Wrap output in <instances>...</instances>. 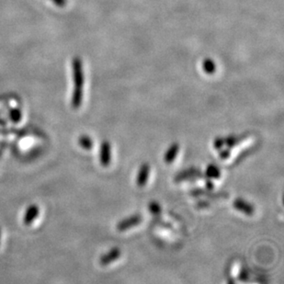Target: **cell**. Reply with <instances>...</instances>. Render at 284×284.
<instances>
[{"mask_svg": "<svg viewBox=\"0 0 284 284\" xmlns=\"http://www.w3.org/2000/svg\"><path fill=\"white\" fill-rule=\"evenodd\" d=\"M74 82L75 88L72 98V106L74 108H78L82 104L83 100V90L82 87L84 84V75L82 71L81 62L76 59L74 62Z\"/></svg>", "mask_w": 284, "mask_h": 284, "instance_id": "1", "label": "cell"}, {"mask_svg": "<svg viewBox=\"0 0 284 284\" xmlns=\"http://www.w3.org/2000/svg\"><path fill=\"white\" fill-rule=\"evenodd\" d=\"M200 178H203V174L201 172V170L191 168V169H185L181 172L178 173L176 177L174 178V180L175 182H181L184 180Z\"/></svg>", "mask_w": 284, "mask_h": 284, "instance_id": "2", "label": "cell"}, {"mask_svg": "<svg viewBox=\"0 0 284 284\" xmlns=\"http://www.w3.org/2000/svg\"><path fill=\"white\" fill-rule=\"evenodd\" d=\"M142 215L140 214H134L132 216L128 217L124 220H122L121 222H119L117 224V230L125 231L128 230L130 228H133L136 225H138L139 223L142 222Z\"/></svg>", "mask_w": 284, "mask_h": 284, "instance_id": "3", "label": "cell"}, {"mask_svg": "<svg viewBox=\"0 0 284 284\" xmlns=\"http://www.w3.org/2000/svg\"><path fill=\"white\" fill-rule=\"evenodd\" d=\"M100 162L104 168L108 167L111 162V146L108 141H104L101 145Z\"/></svg>", "mask_w": 284, "mask_h": 284, "instance_id": "4", "label": "cell"}, {"mask_svg": "<svg viewBox=\"0 0 284 284\" xmlns=\"http://www.w3.org/2000/svg\"><path fill=\"white\" fill-rule=\"evenodd\" d=\"M233 205L236 210L239 211L247 215H253L255 213L254 206L241 198L236 199Z\"/></svg>", "mask_w": 284, "mask_h": 284, "instance_id": "5", "label": "cell"}, {"mask_svg": "<svg viewBox=\"0 0 284 284\" xmlns=\"http://www.w3.org/2000/svg\"><path fill=\"white\" fill-rule=\"evenodd\" d=\"M149 174H150V165L148 163H143L136 177V185L140 188L145 186L148 180Z\"/></svg>", "mask_w": 284, "mask_h": 284, "instance_id": "6", "label": "cell"}, {"mask_svg": "<svg viewBox=\"0 0 284 284\" xmlns=\"http://www.w3.org/2000/svg\"><path fill=\"white\" fill-rule=\"evenodd\" d=\"M120 257H121V250L118 248H114L100 258V263L102 264V266H107L108 264L112 263L113 261L117 260Z\"/></svg>", "mask_w": 284, "mask_h": 284, "instance_id": "7", "label": "cell"}, {"mask_svg": "<svg viewBox=\"0 0 284 284\" xmlns=\"http://www.w3.org/2000/svg\"><path fill=\"white\" fill-rule=\"evenodd\" d=\"M179 151V144L178 142H174L170 145L167 152L164 155V161L167 164H171L175 159Z\"/></svg>", "mask_w": 284, "mask_h": 284, "instance_id": "8", "label": "cell"}, {"mask_svg": "<svg viewBox=\"0 0 284 284\" xmlns=\"http://www.w3.org/2000/svg\"><path fill=\"white\" fill-rule=\"evenodd\" d=\"M39 214V208L37 205H32L28 208L25 214H24V223L25 224H30L33 223L36 217Z\"/></svg>", "mask_w": 284, "mask_h": 284, "instance_id": "9", "label": "cell"}, {"mask_svg": "<svg viewBox=\"0 0 284 284\" xmlns=\"http://www.w3.org/2000/svg\"><path fill=\"white\" fill-rule=\"evenodd\" d=\"M205 175L208 177L209 178H221V170L219 168H217L215 165H208L206 171H205Z\"/></svg>", "mask_w": 284, "mask_h": 284, "instance_id": "10", "label": "cell"}, {"mask_svg": "<svg viewBox=\"0 0 284 284\" xmlns=\"http://www.w3.org/2000/svg\"><path fill=\"white\" fill-rule=\"evenodd\" d=\"M247 136H231L229 137H227L226 139H224V144L229 147V148H232V147H235L236 145H237L239 142L241 141H243L244 139H246Z\"/></svg>", "mask_w": 284, "mask_h": 284, "instance_id": "11", "label": "cell"}, {"mask_svg": "<svg viewBox=\"0 0 284 284\" xmlns=\"http://www.w3.org/2000/svg\"><path fill=\"white\" fill-rule=\"evenodd\" d=\"M203 68L204 72L208 74H214V72L216 70V67H215L214 62L211 60V59L204 60L203 64Z\"/></svg>", "mask_w": 284, "mask_h": 284, "instance_id": "12", "label": "cell"}, {"mask_svg": "<svg viewBox=\"0 0 284 284\" xmlns=\"http://www.w3.org/2000/svg\"><path fill=\"white\" fill-rule=\"evenodd\" d=\"M78 142H79V145L81 146L82 148L89 150V149L93 147V141L91 140V138H90L89 136H80V138H79V140H78Z\"/></svg>", "mask_w": 284, "mask_h": 284, "instance_id": "13", "label": "cell"}, {"mask_svg": "<svg viewBox=\"0 0 284 284\" xmlns=\"http://www.w3.org/2000/svg\"><path fill=\"white\" fill-rule=\"evenodd\" d=\"M148 209L149 212L154 215H157L161 213V206L156 202H151L149 203Z\"/></svg>", "mask_w": 284, "mask_h": 284, "instance_id": "14", "label": "cell"}, {"mask_svg": "<svg viewBox=\"0 0 284 284\" xmlns=\"http://www.w3.org/2000/svg\"><path fill=\"white\" fill-rule=\"evenodd\" d=\"M10 118H11V120L15 122H18L19 121H21V111L18 110V109H14V110H12V111L10 112Z\"/></svg>", "mask_w": 284, "mask_h": 284, "instance_id": "15", "label": "cell"}, {"mask_svg": "<svg viewBox=\"0 0 284 284\" xmlns=\"http://www.w3.org/2000/svg\"><path fill=\"white\" fill-rule=\"evenodd\" d=\"M223 145H224V139L221 138V137L215 138V140L213 141V147L216 150H220V149L223 148Z\"/></svg>", "mask_w": 284, "mask_h": 284, "instance_id": "16", "label": "cell"}, {"mask_svg": "<svg viewBox=\"0 0 284 284\" xmlns=\"http://www.w3.org/2000/svg\"><path fill=\"white\" fill-rule=\"evenodd\" d=\"M231 152L229 149H226V150H223V151H221L220 152V157L223 159V160H225V159H227L229 156H230Z\"/></svg>", "mask_w": 284, "mask_h": 284, "instance_id": "17", "label": "cell"}, {"mask_svg": "<svg viewBox=\"0 0 284 284\" xmlns=\"http://www.w3.org/2000/svg\"><path fill=\"white\" fill-rule=\"evenodd\" d=\"M210 206V203L206 201H201L199 203H197V207L198 208H206V207H209Z\"/></svg>", "mask_w": 284, "mask_h": 284, "instance_id": "18", "label": "cell"}, {"mask_svg": "<svg viewBox=\"0 0 284 284\" xmlns=\"http://www.w3.org/2000/svg\"><path fill=\"white\" fill-rule=\"evenodd\" d=\"M239 279L242 280V281H246L248 279V272L243 270L242 272H241V274H240V276H239Z\"/></svg>", "mask_w": 284, "mask_h": 284, "instance_id": "19", "label": "cell"}, {"mask_svg": "<svg viewBox=\"0 0 284 284\" xmlns=\"http://www.w3.org/2000/svg\"><path fill=\"white\" fill-rule=\"evenodd\" d=\"M206 188L209 189V190L213 189V182H212L211 180H207V181H206Z\"/></svg>", "mask_w": 284, "mask_h": 284, "instance_id": "20", "label": "cell"}, {"mask_svg": "<svg viewBox=\"0 0 284 284\" xmlns=\"http://www.w3.org/2000/svg\"><path fill=\"white\" fill-rule=\"evenodd\" d=\"M0 233H1V232H0ZM0 236H1V234H0Z\"/></svg>", "mask_w": 284, "mask_h": 284, "instance_id": "21", "label": "cell"}]
</instances>
